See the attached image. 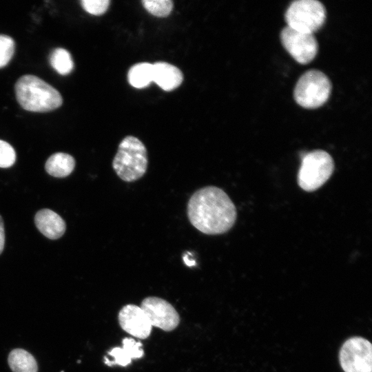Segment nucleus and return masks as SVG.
Wrapping results in <instances>:
<instances>
[{
	"instance_id": "f8f14e48",
	"label": "nucleus",
	"mask_w": 372,
	"mask_h": 372,
	"mask_svg": "<svg viewBox=\"0 0 372 372\" xmlns=\"http://www.w3.org/2000/svg\"><path fill=\"white\" fill-rule=\"evenodd\" d=\"M183 75L180 70L166 62L152 64V81L165 91H172L182 83Z\"/></svg>"
},
{
	"instance_id": "9b49d317",
	"label": "nucleus",
	"mask_w": 372,
	"mask_h": 372,
	"mask_svg": "<svg viewBox=\"0 0 372 372\" xmlns=\"http://www.w3.org/2000/svg\"><path fill=\"white\" fill-rule=\"evenodd\" d=\"M34 222L40 232L52 240L62 236L66 228L63 219L49 209L39 210L35 215Z\"/></svg>"
},
{
	"instance_id": "dca6fc26",
	"label": "nucleus",
	"mask_w": 372,
	"mask_h": 372,
	"mask_svg": "<svg viewBox=\"0 0 372 372\" xmlns=\"http://www.w3.org/2000/svg\"><path fill=\"white\" fill-rule=\"evenodd\" d=\"M127 79L134 87H147L152 81V64L143 62L132 65L129 70Z\"/></svg>"
},
{
	"instance_id": "1a4fd4ad",
	"label": "nucleus",
	"mask_w": 372,
	"mask_h": 372,
	"mask_svg": "<svg viewBox=\"0 0 372 372\" xmlns=\"http://www.w3.org/2000/svg\"><path fill=\"white\" fill-rule=\"evenodd\" d=\"M152 326L164 331L174 329L180 322L178 312L167 301L158 297L145 298L140 307Z\"/></svg>"
},
{
	"instance_id": "20e7f679",
	"label": "nucleus",
	"mask_w": 372,
	"mask_h": 372,
	"mask_svg": "<svg viewBox=\"0 0 372 372\" xmlns=\"http://www.w3.org/2000/svg\"><path fill=\"white\" fill-rule=\"evenodd\" d=\"M333 169V158L327 152L317 149L305 153L298 174V185L308 192L316 191L329 180Z\"/></svg>"
},
{
	"instance_id": "2eb2a0df",
	"label": "nucleus",
	"mask_w": 372,
	"mask_h": 372,
	"mask_svg": "<svg viewBox=\"0 0 372 372\" xmlns=\"http://www.w3.org/2000/svg\"><path fill=\"white\" fill-rule=\"evenodd\" d=\"M8 361L13 372H37L38 366L34 358L24 349L12 350Z\"/></svg>"
},
{
	"instance_id": "a211bd4d",
	"label": "nucleus",
	"mask_w": 372,
	"mask_h": 372,
	"mask_svg": "<svg viewBox=\"0 0 372 372\" xmlns=\"http://www.w3.org/2000/svg\"><path fill=\"white\" fill-rule=\"evenodd\" d=\"M141 3L150 14L156 17L169 15L174 5L171 0H143Z\"/></svg>"
},
{
	"instance_id": "4468645a",
	"label": "nucleus",
	"mask_w": 372,
	"mask_h": 372,
	"mask_svg": "<svg viewBox=\"0 0 372 372\" xmlns=\"http://www.w3.org/2000/svg\"><path fill=\"white\" fill-rule=\"evenodd\" d=\"M75 167V160L70 154L58 152L50 156L45 163V170L51 176L63 178L70 175Z\"/></svg>"
},
{
	"instance_id": "423d86ee",
	"label": "nucleus",
	"mask_w": 372,
	"mask_h": 372,
	"mask_svg": "<svg viewBox=\"0 0 372 372\" xmlns=\"http://www.w3.org/2000/svg\"><path fill=\"white\" fill-rule=\"evenodd\" d=\"M327 17L324 5L317 0H296L287 8L285 19L287 26L311 33L320 29Z\"/></svg>"
},
{
	"instance_id": "ddd939ff",
	"label": "nucleus",
	"mask_w": 372,
	"mask_h": 372,
	"mask_svg": "<svg viewBox=\"0 0 372 372\" xmlns=\"http://www.w3.org/2000/svg\"><path fill=\"white\" fill-rule=\"evenodd\" d=\"M141 347V342L126 338L123 340L122 347L113 348L108 352V354L114 358V360H110L105 357V363L109 366L118 364L125 366L131 362L132 359L140 358L143 355Z\"/></svg>"
},
{
	"instance_id": "7ed1b4c3",
	"label": "nucleus",
	"mask_w": 372,
	"mask_h": 372,
	"mask_svg": "<svg viewBox=\"0 0 372 372\" xmlns=\"http://www.w3.org/2000/svg\"><path fill=\"white\" fill-rule=\"evenodd\" d=\"M147 164V152L145 145L138 138L127 136L118 145L112 167L121 180L133 182L143 176Z\"/></svg>"
},
{
	"instance_id": "f03ea898",
	"label": "nucleus",
	"mask_w": 372,
	"mask_h": 372,
	"mask_svg": "<svg viewBox=\"0 0 372 372\" xmlns=\"http://www.w3.org/2000/svg\"><path fill=\"white\" fill-rule=\"evenodd\" d=\"M16 98L25 110L47 112L59 107L63 103L60 93L37 76H21L15 83Z\"/></svg>"
},
{
	"instance_id": "6e6552de",
	"label": "nucleus",
	"mask_w": 372,
	"mask_h": 372,
	"mask_svg": "<svg viewBox=\"0 0 372 372\" xmlns=\"http://www.w3.org/2000/svg\"><path fill=\"white\" fill-rule=\"evenodd\" d=\"M280 37L283 47L298 63L307 64L317 55L318 44L313 34L287 25L280 32Z\"/></svg>"
},
{
	"instance_id": "6ab92c4d",
	"label": "nucleus",
	"mask_w": 372,
	"mask_h": 372,
	"mask_svg": "<svg viewBox=\"0 0 372 372\" xmlns=\"http://www.w3.org/2000/svg\"><path fill=\"white\" fill-rule=\"evenodd\" d=\"M14 52V41L9 36L0 34V68L6 66Z\"/></svg>"
},
{
	"instance_id": "0eeeda50",
	"label": "nucleus",
	"mask_w": 372,
	"mask_h": 372,
	"mask_svg": "<svg viewBox=\"0 0 372 372\" xmlns=\"http://www.w3.org/2000/svg\"><path fill=\"white\" fill-rule=\"evenodd\" d=\"M340 362L344 372H372V345L361 337L347 340L340 351Z\"/></svg>"
},
{
	"instance_id": "39448f33",
	"label": "nucleus",
	"mask_w": 372,
	"mask_h": 372,
	"mask_svg": "<svg viewBox=\"0 0 372 372\" xmlns=\"http://www.w3.org/2000/svg\"><path fill=\"white\" fill-rule=\"evenodd\" d=\"M331 89V83L324 73L318 70H310L298 80L293 96L301 107L316 109L328 101Z\"/></svg>"
},
{
	"instance_id": "4be33fe9",
	"label": "nucleus",
	"mask_w": 372,
	"mask_h": 372,
	"mask_svg": "<svg viewBox=\"0 0 372 372\" xmlns=\"http://www.w3.org/2000/svg\"><path fill=\"white\" fill-rule=\"evenodd\" d=\"M5 243V233L3 227V222L1 216H0V254H1Z\"/></svg>"
},
{
	"instance_id": "f3484780",
	"label": "nucleus",
	"mask_w": 372,
	"mask_h": 372,
	"mask_svg": "<svg viewBox=\"0 0 372 372\" xmlns=\"http://www.w3.org/2000/svg\"><path fill=\"white\" fill-rule=\"evenodd\" d=\"M52 67L60 74L67 75L74 68V63L70 52L64 48L54 49L50 56Z\"/></svg>"
},
{
	"instance_id": "f257e3e1",
	"label": "nucleus",
	"mask_w": 372,
	"mask_h": 372,
	"mask_svg": "<svg viewBox=\"0 0 372 372\" xmlns=\"http://www.w3.org/2000/svg\"><path fill=\"white\" fill-rule=\"evenodd\" d=\"M187 214L190 223L207 235L228 231L237 218L232 200L222 189L215 186L196 190L189 199Z\"/></svg>"
},
{
	"instance_id": "9d476101",
	"label": "nucleus",
	"mask_w": 372,
	"mask_h": 372,
	"mask_svg": "<svg viewBox=\"0 0 372 372\" xmlns=\"http://www.w3.org/2000/svg\"><path fill=\"white\" fill-rule=\"evenodd\" d=\"M118 322L125 331L141 339L147 338L152 328L142 309L134 304H127L121 309Z\"/></svg>"
},
{
	"instance_id": "5701e85b",
	"label": "nucleus",
	"mask_w": 372,
	"mask_h": 372,
	"mask_svg": "<svg viewBox=\"0 0 372 372\" xmlns=\"http://www.w3.org/2000/svg\"><path fill=\"white\" fill-rule=\"evenodd\" d=\"M184 262L187 266H194L195 265V261L193 260H189V258H188L187 256H185L184 258Z\"/></svg>"
},
{
	"instance_id": "412c9836",
	"label": "nucleus",
	"mask_w": 372,
	"mask_h": 372,
	"mask_svg": "<svg viewBox=\"0 0 372 372\" xmlns=\"http://www.w3.org/2000/svg\"><path fill=\"white\" fill-rule=\"evenodd\" d=\"M110 1L109 0H82L83 9L94 15H101L106 12Z\"/></svg>"
},
{
	"instance_id": "aec40b11",
	"label": "nucleus",
	"mask_w": 372,
	"mask_h": 372,
	"mask_svg": "<svg viewBox=\"0 0 372 372\" xmlns=\"http://www.w3.org/2000/svg\"><path fill=\"white\" fill-rule=\"evenodd\" d=\"M16 153L8 143L0 140V167H11L15 162Z\"/></svg>"
}]
</instances>
